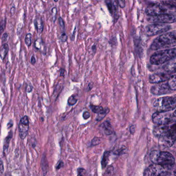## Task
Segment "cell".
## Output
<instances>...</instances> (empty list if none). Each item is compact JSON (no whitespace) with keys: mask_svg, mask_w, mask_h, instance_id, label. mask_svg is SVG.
<instances>
[{"mask_svg":"<svg viewBox=\"0 0 176 176\" xmlns=\"http://www.w3.org/2000/svg\"><path fill=\"white\" fill-rule=\"evenodd\" d=\"M31 34H27L25 37V42L26 44L27 45V46H30L31 44Z\"/></svg>","mask_w":176,"mask_h":176,"instance_id":"4316f807","label":"cell"},{"mask_svg":"<svg viewBox=\"0 0 176 176\" xmlns=\"http://www.w3.org/2000/svg\"><path fill=\"white\" fill-rule=\"evenodd\" d=\"M174 58H176V48L155 53L151 56L150 61L154 65H160Z\"/></svg>","mask_w":176,"mask_h":176,"instance_id":"3957f363","label":"cell"},{"mask_svg":"<svg viewBox=\"0 0 176 176\" xmlns=\"http://www.w3.org/2000/svg\"><path fill=\"white\" fill-rule=\"evenodd\" d=\"M41 167H42V171L44 173V176H45L48 172V169H49V165H48V162L47 159H46V155H43L41 160Z\"/></svg>","mask_w":176,"mask_h":176,"instance_id":"ac0fdd59","label":"cell"},{"mask_svg":"<svg viewBox=\"0 0 176 176\" xmlns=\"http://www.w3.org/2000/svg\"><path fill=\"white\" fill-rule=\"evenodd\" d=\"M15 7H12V13H13L14 14V12H15Z\"/></svg>","mask_w":176,"mask_h":176,"instance_id":"bcb514c9","label":"cell"},{"mask_svg":"<svg viewBox=\"0 0 176 176\" xmlns=\"http://www.w3.org/2000/svg\"><path fill=\"white\" fill-rule=\"evenodd\" d=\"M174 175H175V176H176V171L175 172V174H174Z\"/></svg>","mask_w":176,"mask_h":176,"instance_id":"c3c4849f","label":"cell"},{"mask_svg":"<svg viewBox=\"0 0 176 176\" xmlns=\"http://www.w3.org/2000/svg\"><path fill=\"white\" fill-rule=\"evenodd\" d=\"M31 63L32 64H35L36 63V59L34 56H32L31 58Z\"/></svg>","mask_w":176,"mask_h":176,"instance_id":"7bdbcfd3","label":"cell"},{"mask_svg":"<svg viewBox=\"0 0 176 176\" xmlns=\"http://www.w3.org/2000/svg\"><path fill=\"white\" fill-rule=\"evenodd\" d=\"M78 174L79 176H84L86 174L85 169H82V168L78 169Z\"/></svg>","mask_w":176,"mask_h":176,"instance_id":"836d02e7","label":"cell"},{"mask_svg":"<svg viewBox=\"0 0 176 176\" xmlns=\"http://www.w3.org/2000/svg\"><path fill=\"white\" fill-rule=\"evenodd\" d=\"M157 112H169L176 108V95L172 96L160 97L154 104Z\"/></svg>","mask_w":176,"mask_h":176,"instance_id":"277c9868","label":"cell"},{"mask_svg":"<svg viewBox=\"0 0 176 176\" xmlns=\"http://www.w3.org/2000/svg\"><path fill=\"white\" fill-rule=\"evenodd\" d=\"M29 129V118L27 116H24L20 120L19 125L20 137L22 139L26 137Z\"/></svg>","mask_w":176,"mask_h":176,"instance_id":"7c38bea8","label":"cell"},{"mask_svg":"<svg viewBox=\"0 0 176 176\" xmlns=\"http://www.w3.org/2000/svg\"><path fill=\"white\" fill-rule=\"evenodd\" d=\"M58 21L60 27L61 28V30H64V29H65V24H64V21H63L61 17L59 18Z\"/></svg>","mask_w":176,"mask_h":176,"instance_id":"1f68e13d","label":"cell"},{"mask_svg":"<svg viewBox=\"0 0 176 176\" xmlns=\"http://www.w3.org/2000/svg\"><path fill=\"white\" fill-rule=\"evenodd\" d=\"M176 140V124L170 126L169 132L159 137V143L163 147H170L174 145Z\"/></svg>","mask_w":176,"mask_h":176,"instance_id":"5b68a950","label":"cell"},{"mask_svg":"<svg viewBox=\"0 0 176 176\" xmlns=\"http://www.w3.org/2000/svg\"><path fill=\"white\" fill-rule=\"evenodd\" d=\"M77 100L78 99L77 96L73 95L69 97V99H68V104H69L70 105L73 106V105H74V104L77 103Z\"/></svg>","mask_w":176,"mask_h":176,"instance_id":"484cf974","label":"cell"},{"mask_svg":"<svg viewBox=\"0 0 176 176\" xmlns=\"http://www.w3.org/2000/svg\"><path fill=\"white\" fill-rule=\"evenodd\" d=\"M5 25H6V21L5 20H2L0 24V35L3 33V31L4 30Z\"/></svg>","mask_w":176,"mask_h":176,"instance_id":"4dcf8cb0","label":"cell"},{"mask_svg":"<svg viewBox=\"0 0 176 176\" xmlns=\"http://www.w3.org/2000/svg\"><path fill=\"white\" fill-rule=\"evenodd\" d=\"M112 3V9H113V14L114 19L115 21H118L119 18V12H118V0H111Z\"/></svg>","mask_w":176,"mask_h":176,"instance_id":"e0dca14e","label":"cell"},{"mask_svg":"<svg viewBox=\"0 0 176 176\" xmlns=\"http://www.w3.org/2000/svg\"><path fill=\"white\" fill-rule=\"evenodd\" d=\"M152 122L157 125H169L173 123L172 114L169 112H157L152 115Z\"/></svg>","mask_w":176,"mask_h":176,"instance_id":"8992f818","label":"cell"},{"mask_svg":"<svg viewBox=\"0 0 176 176\" xmlns=\"http://www.w3.org/2000/svg\"><path fill=\"white\" fill-rule=\"evenodd\" d=\"M167 84L172 91L176 90V75L170 76L168 80Z\"/></svg>","mask_w":176,"mask_h":176,"instance_id":"d6986e66","label":"cell"},{"mask_svg":"<svg viewBox=\"0 0 176 176\" xmlns=\"http://www.w3.org/2000/svg\"><path fill=\"white\" fill-rule=\"evenodd\" d=\"M172 121L173 123H176V110L172 114Z\"/></svg>","mask_w":176,"mask_h":176,"instance_id":"ab89813d","label":"cell"},{"mask_svg":"<svg viewBox=\"0 0 176 176\" xmlns=\"http://www.w3.org/2000/svg\"><path fill=\"white\" fill-rule=\"evenodd\" d=\"M4 172V167L3 162L1 160H0V174L2 175Z\"/></svg>","mask_w":176,"mask_h":176,"instance_id":"e575fe53","label":"cell"},{"mask_svg":"<svg viewBox=\"0 0 176 176\" xmlns=\"http://www.w3.org/2000/svg\"><path fill=\"white\" fill-rule=\"evenodd\" d=\"M109 111L110 110H109V109H108V108L104 109L102 112H100V113H98V115H97V118H96V120L97 121H100L101 120H102L105 117V116L109 113Z\"/></svg>","mask_w":176,"mask_h":176,"instance_id":"cb8c5ba5","label":"cell"},{"mask_svg":"<svg viewBox=\"0 0 176 176\" xmlns=\"http://www.w3.org/2000/svg\"><path fill=\"white\" fill-rule=\"evenodd\" d=\"M35 26L36 30L39 33H41L44 30V24L41 19L38 18L35 21Z\"/></svg>","mask_w":176,"mask_h":176,"instance_id":"7402d4cb","label":"cell"},{"mask_svg":"<svg viewBox=\"0 0 176 176\" xmlns=\"http://www.w3.org/2000/svg\"><path fill=\"white\" fill-rule=\"evenodd\" d=\"M170 75L166 73L154 74L149 77V81L152 84H159L169 80Z\"/></svg>","mask_w":176,"mask_h":176,"instance_id":"4fadbf2b","label":"cell"},{"mask_svg":"<svg viewBox=\"0 0 176 176\" xmlns=\"http://www.w3.org/2000/svg\"><path fill=\"white\" fill-rule=\"evenodd\" d=\"M90 116H91V114L90 113V112H88V111H86L83 114V118H84V119H88L90 117Z\"/></svg>","mask_w":176,"mask_h":176,"instance_id":"f35d334b","label":"cell"},{"mask_svg":"<svg viewBox=\"0 0 176 176\" xmlns=\"http://www.w3.org/2000/svg\"><path fill=\"white\" fill-rule=\"evenodd\" d=\"M8 45L7 44H5L2 46L0 49V58L2 60L4 59L8 52Z\"/></svg>","mask_w":176,"mask_h":176,"instance_id":"ffe728a7","label":"cell"},{"mask_svg":"<svg viewBox=\"0 0 176 176\" xmlns=\"http://www.w3.org/2000/svg\"><path fill=\"white\" fill-rule=\"evenodd\" d=\"M167 9L160 4L149 5L146 9V14L149 16H155L161 14H167Z\"/></svg>","mask_w":176,"mask_h":176,"instance_id":"9c48e42d","label":"cell"},{"mask_svg":"<svg viewBox=\"0 0 176 176\" xmlns=\"http://www.w3.org/2000/svg\"><path fill=\"white\" fill-rule=\"evenodd\" d=\"M100 142H101V140H100V137H95L92 141L91 144L93 146H95V145H99Z\"/></svg>","mask_w":176,"mask_h":176,"instance_id":"f1b7e54d","label":"cell"},{"mask_svg":"<svg viewBox=\"0 0 176 176\" xmlns=\"http://www.w3.org/2000/svg\"><path fill=\"white\" fill-rule=\"evenodd\" d=\"M170 29V26L168 24L155 23L147 26L145 30L147 36H152L165 33Z\"/></svg>","mask_w":176,"mask_h":176,"instance_id":"52a82bcc","label":"cell"},{"mask_svg":"<svg viewBox=\"0 0 176 176\" xmlns=\"http://www.w3.org/2000/svg\"><path fill=\"white\" fill-rule=\"evenodd\" d=\"M160 1H163V2H173V3H176V0H160Z\"/></svg>","mask_w":176,"mask_h":176,"instance_id":"ee69618b","label":"cell"},{"mask_svg":"<svg viewBox=\"0 0 176 176\" xmlns=\"http://www.w3.org/2000/svg\"><path fill=\"white\" fill-rule=\"evenodd\" d=\"M171 90L169 87L167 82L166 83H159L151 87V92L152 94L155 95H162L164 94H169L171 92Z\"/></svg>","mask_w":176,"mask_h":176,"instance_id":"8fae6325","label":"cell"},{"mask_svg":"<svg viewBox=\"0 0 176 176\" xmlns=\"http://www.w3.org/2000/svg\"><path fill=\"white\" fill-rule=\"evenodd\" d=\"M109 155H110V152H109V151H106L104 154L103 159H102V162H101L103 169L105 168L107 165L108 162V161H109Z\"/></svg>","mask_w":176,"mask_h":176,"instance_id":"603a6c76","label":"cell"},{"mask_svg":"<svg viewBox=\"0 0 176 176\" xmlns=\"http://www.w3.org/2000/svg\"><path fill=\"white\" fill-rule=\"evenodd\" d=\"M41 40L40 39H38L35 42V46L38 49H40L41 48Z\"/></svg>","mask_w":176,"mask_h":176,"instance_id":"8d00e7d4","label":"cell"},{"mask_svg":"<svg viewBox=\"0 0 176 176\" xmlns=\"http://www.w3.org/2000/svg\"><path fill=\"white\" fill-rule=\"evenodd\" d=\"M67 35H66V33H63L60 36V40L62 42H66L67 40Z\"/></svg>","mask_w":176,"mask_h":176,"instance_id":"d6a6232c","label":"cell"},{"mask_svg":"<svg viewBox=\"0 0 176 176\" xmlns=\"http://www.w3.org/2000/svg\"><path fill=\"white\" fill-rule=\"evenodd\" d=\"M64 73H65V71L64 70H61V72H60V76H64Z\"/></svg>","mask_w":176,"mask_h":176,"instance_id":"f6af8a7d","label":"cell"},{"mask_svg":"<svg viewBox=\"0 0 176 176\" xmlns=\"http://www.w3.org/2000/svg\"><path fill=\"white\" fill-rule=\"evenodd\" d=\"M8 38V35L7 33H5V34L3 35L2 38V43H4V42L7 41Z\"/></svg>","mask_w":176,"mask_h":176,"instance_id":"74e56055","label":"cell"},{"mask_svg":"<svg viewBox=\"0 0 176 176\" xmlns=\"http://www.w3.org/2000/svg\"><path fill=\"white\" fill-rule=\"evenodd\" d=\"M164 173V167L158 164H154L149 166L145 170L144 176H163Z\"/></svg>","mask_w":176,"mask_h":176,"instance_id":"30bf717a","label":"cell"},{"mask_svg":"<svg viewBox=\"0 0 176 176\" xmlns=\"http://www.w3.org/2000/svg\"><path fill=\"white\" fill-rule=\"evenodd\" d=\"M135 131H136V126L134 125L132 126L130 128V132H131V133H132V134H133V133L135 132Z\"/></svg>","mask_w":176,"mask_h":176,"instance_id":"60d3db41","label":"cell"},{"mask_svg":"<svg viewBox=\"0 0 176 176\" xmlns=\"http://www.w3.org/2000/svg\"><path fill=\"white\" fill-rule=\"evenodd\" d=\"M12 137V132H10L8 136L6 137V139H5L4 147H3V152L4 154L7 151L9 147V143H10Z\"/></svg>","mask_w":176,"mask_h":176,"instance_id":"44dd1931","label":"cell"},{"mask_svg":"<svg viewBox=\"0 0 176 176\" xmlns=\"http://www.w3.org/2000/svg\"><path fill=\"white\" fill-rule=\"evenodd\" d=\"M105 2H106V5L107 6L108 10L110 12V14L112 15L113 14V9H112V3H111V0H106Z\"/></svg>","mask_w":176,"mask_h":176,"instance_id":"83f0119b","label":"cell"},{"mask_svg":"<svg viewBox=\"0 0 176 176\" xmlns=\"http://www.w3.org/2000/svg\"><path fill=\"white\" fill-rule=\"evenodd\" d=\"M170 126L169 125H158L154 128V134L156 137H159L169 132Z\"/></svg>","mask_w":176,"mask_h":176,"instance_id":"5bb4252c","label":"cell"},{"mask_svg":"<svg viewBox=\"0 0 176 176\" xmlns=\"http://www.w3.org/2000/svg\"><path fill=\"white\" fill-rule=\"evenodd\" d=\"M91 110L93 112L95 113H99L100 112H102V111L104 110L102 106H94V105H91L90 106Z\"/></svg>","mask_w":176,"mask_h":176,"instance_id":"d4e9b609","label":"cell"},{"mask_svg":"<svg viewBox=\"0 0 176 176\" xmlns=\"http://www.w3.org/2000/svg\"><path fill=\"white\" fill-rule=\"evenodd\" d=\"M101 127L103 132L106 135H110L113 133V128L109 121H106L103 123Z\"/></svg>","mask_w":176,"mask_h":176,"instance_id":"2e32d148","label":"cell"},{"mask_svg":"<svg viewBox=\"0 0 176 176\" xmlns=\"http://www.w3.org/2000/svg\"><path fill=\"white\" fill-rule=\"evenodd\" d=\"M54 1L55 2H57L58 1V0H54Z\"/></svg>","mask_w":176,"mask_h":176,"instance_id":"7dc6e473","label":"cell"},{"mask_svg":"<svg viewBox=\"0 0 176 176\" xmlns=\"http://www.w3.org/2000/svg\"><path fill=\"white\" fill-rule=\"evenodd\" d=\"M150 159L154 164H158L163 167L172 166L175 162L173 155L169 152L152 151L150 154Z\"/></svg>","mask_w":176,"mask_h":176,"instance_id":"7a4b0ae2","label":"cell"},{"mask_svg":"<svg viewBox=\"0 0 176 176\" xmlns=\"http://www.w3.org/2000/svg\"><path fill=\"white\" fill-rule=\"evenodd\" d=\"M118 1L119 6L122 8L125 7V0H118Z\"/></svg>","mask_w":176,"mask_h":176,"instance_id":"d590c367","label":"cell"},{"mask_svg":"<svg viewBox=\"0 0 176 176\" xmlns=\"http://www.w3.org/2000/svg\"><path fill=\"white\" fill-rule=\"evenodd\" d=\"M176 46V32L165 33L154 40L151 45L152 50H159Z\"/></svg>","mask_w":176,"mask_h":176,"instance_id":"6da1fadb","label":"cell"},{"mask_svg":"<svg viewBox=\"0 0 176 176\" xmlns=\"http://www.w3.org/2000/svg\"><path fill=\"white\" fill-rule=\"evenodd\" d=\"M63 165V162H60L58 165H57V169H60V168H61Z\"/></svg>","mask_w":176,"mask_h":176,"instance_id":"b9f144b4","label":"cell"},{"mask_svg":"<svg viewBox=\"0 0 176 176\" xmlns=\"http://www.w3.org/2000/svg\"><path fill=\"white\" fill-rule=\"evenodd\" d=\"M57 10L56 7H53L52 9V16L53 20V22H55L56 19V15H57Z\"/></svg>","mask_w":176,"mask_h":176,"instance_id":"f546056e","label":"cell"},{"mask_svg":"<svg viewBox=\"0 0 176 176\" xmlns=\"http://www.w3.org/2000/svg\"><path fill=\"white\" fill-rule=\"evenodd\" d=\"M148 20L149 22L155 23L169 24L175 22L176 21V18L173 15L164 14L155 16H150Z\"/></svg>","mask_w":176,"mask_h":176,"instance_id":"ba28073f","label":"cell"},{"mask_svg":"<svg viewBox=\"0 0 176 176\" xmlns=\"http://www.w3.org/2000/svg\"><path fill=\"white\" fill-rule=\"evenodd\" d=\"M163 69L166 73L170 75L172 74L175 73H176V63L171 62L166 64L163 67Z\"/></svg>","mask_w":176,"mask_h":176,"instance_id":"9a60e30c","label":"cell"}]
</instances>
